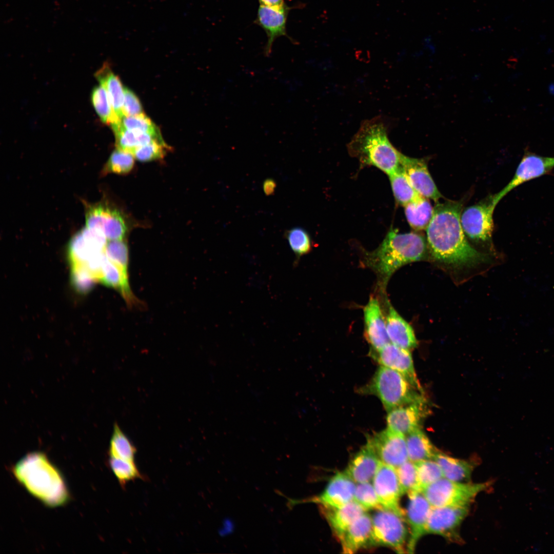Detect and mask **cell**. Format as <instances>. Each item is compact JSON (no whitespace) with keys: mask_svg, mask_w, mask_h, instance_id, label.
Returning <instances> with one entry per match:
<instances>
[{"mask_svg":"<svg viewBox=\"0 0 554 554\" xmlns=\"http://www.w3.org/2000/svg\"><path fill=\"white\" fill-rule=\"evenodd\" d=\"M259 1L261 5L275 8L282 9L288 6L285 4V0H259Z\"/></svg>","mask_w":554,"mask_h":554,"instance_id":"cell-47","label":"cell"},{"mask_svg":"<svg viewBox=\"0 0 554 554\" xmlns=\"http://www.w3.org/2000/svg\"><path fill=\"white\" fill-rule=\"evenodd\" d=\"M429 411L427 400L423 397L417 401L387 412V427L406 436L421 428L422 423Z\"/></svg>","mask_w":554,"mask_h":554,"instance_id":"cell-16","label":"cell"},{"mask_svg":"<svg viewBox=\"0 0 554 554\" xmlns=\"http://www.w3.org/2000/svg\"><path fill=\"white\" fill-rule=\"evenodd\" d=\"M136 448L115 423L109 446V456L134 461Z\"/></svg>","mask_w":554,"mask_h":554,"instance_id":"cell-34","label":"cell"},{"mask_svg":"<svg viewBox=\"0 0 554 554\" xmlns=\"http://www.w3.org/2000/svg\"><path fill=\"white\" fill-rule=\"evenodd\" d=\"M143 113H144L143 106L137 96L131 90L125 87L123 116H135Z\"/></svg>","mask_w":554,"mask_h":554,"instance_id":"cell-45","label":"cell"},{"mask_svg":"<svg viewBox=\"0 0 554 554\" xmlns=\"http://www.w3.org/2000/svg\"><path fill=\"white\" fill-rule=\"evenodd\" d=\"M108 240L101 233L85 227L70 240L67 254L70 265L84 264L104 251Z\"/></svg>","mask_w":554,"mask_h":554,"instance_id":"cell-17","label":"cell"},{"mask_svg":"<svg viewBox=\"0 0 554 554\" xmlns=\"http://www.w3.org/2000/svg\"><path fill=\"white\" fill-rule=\"evenodd\" d=\"M428 252L427 240L422 235L414 232L401 233L391 229L376 249L366 253L363 262L385 286L396 270L426 259Z\"/></svg>","mask_w":554,"mask_h":554,"instance_id":"cell-2","label":"cell"},{"mask_svg":"<svg viewBox=\"0 0 554 554\" xmlns=\"http://www.w3.org/2000/svg\"><path fill=\"white\" fill-rule=\"evenodd\" d=\"M371 518L369 546H384L398 553H405L408 537L405 516L382 509L377 510Z\"/></svg>","mask_w":554,"mask_h":554,"instance_id":"cell-7","label":"cell"},{"mask_svg":"<svg viewBox=\"0 0 554 554\" xmlns=\"http://www.w3.org/2000/svg\"><path fill=\"white\" fill-rule=\"evenodd\" d=\"M290 8L288 6L278 9L266 6H260L255 23L265 31L267 42L264 48L263 54L270 56L274 41L278 37L285 36L292 43L295 41L290 37L286 31V23Z\"/></svg>","mask_w":554,"mask_h":554,"instance_id":"cell-20","label":"cell"},{"mask_svg":"<svg viewBox=\"0 0 554 554\" xmlns=\"http://www.w3.org/2000/svg\"><path fill=\"white\" fill-rule=\"evenodd\" d=\"M13 472L29 493L48 506H61L69 499L61 473L43 452L25 455L15 465Z\"/></svg>","mask_w":554,"mask_h":554,"instance_id":"cell-3","label":"cell"},{"mask_svg":"<svg viewBox=\"0 0 554 554\" xmlns=\"http://www.w3.org/2000/svg\"><path fill=\"white\" fill-rule=\"evenodd\" d=\"M111 128L114 133L116 148L131 153L138 147L153 141H164L148 133L126 129L121 122Z\"/></svg>","mask_w":554,"mask_h":554,"instance_id":"cell-31","label":"cell"},{"mask_svg":"<svg viewBox=\"0 0 554 554\" xmlns=\"http://www.w3.org/2000/svg\"><path fill=\"white\" fill-rule=\"evenodd\" d=\"M365 338L370 349L378 350L391 343L378 300L371 296L364 308Z\"/></svg>","mask_w":554,"mask_h":554,"instance_id":"cell-21","label":"cell"},{"mask_svg":"<svg viewBox=\"0 0 554 554\" xmlns=\"http://www.w3.org/2000/svg\"><path fill=\"white\" fill-rule=\"evenodd\" d=\"M496 206L492 196L462 210L460 221L467 237L478 242L490 240L493 230V214Z\"/></svg>","mask_w":554,"mask_h":554,"instance_id":"cell-9","label":"cell"},{"mask_svg":"<svg viewBox=\"0 0 554 554\" xmlns=\"http://www.w3.org/2000/svg\"><path fill=\"white\" fill-rule=\"evenodd\" d=\"M86 227L98 231L108 241L123 240L128 225L122 213L107 205H88L85 212Z\"/></svg>","mask_w":554,"mask_h":554,"instance_id":"cell-8","label":"cell"},{"mask_svg":"<svg viewBox=\"0 0 554 554\" xmlns=\"http://www.w3.org/2000/svg\"><path fill=\"white\" fill-rule=\"evenodd\" d=\"M91 101L93 107L104 123L112 127L121 123L111 105L109 96L105 88L101 84L93 90Z\"/></svg>","mask_w":554,"mask_h":554,"instance_id":"cell-32","label":"cell"},{"mask_svg":"<svg viewBox=\"0 0 554 554\" xmlns=\"http://www.w3.org/2000/svg\"><path fill=\"white\" fill-rule=\"evenodd\" d=\"M285 237L291 250L298 260L312 249V241L308 233L301 227H293L286 231Z\"/></svg>","mask_w":554,"mask_h":554,"instance_id":"cell-37","label":"cell"},{"mask_svg":"<svg viewBox=\"0 0 554 554\" xmlns=\"http://www.w3.org/2000/svg\"><path fill=\"white\" fill-rule=\"evenodd\" d=\"M386 323L391 343L409 350L417 346L412 328L389 303Z\"/></svg>","mask_w":554,"mask_h":554,"instance_id":"cell-24","label":"cell"},{"mask_svg":"<svg viewBox=\"0 0 554 554\" xmlns=\"http://www.w3.org/2000/svg\"><path fill=\"white\" fill-rule=\"evenodd\" d=\"M460 202H437L426 231L429 252L434 260L454 268L474 267L487 263L486 254L472 247L462 228Z\"/></svg>","mask_w":554,"mask_h":554,"instance_id":"cell-1","label":"cell"},{"mask_svg":"<svg viewBox=\"0 0 554 554\" xmlns=\"http://www.w3.org/2000/svg\"><path fill=\"white\" fill-rule=\"evenodd\" d=\"M367 440L384 463L397 468L408 460L405 436L400 432L387 427Z\"/></svg>","mask_w":554,"mask_h":554,"instance_id":"cell-12","label":"cell"},{"mask_svg":"<svg viewBox=\"0 0 554 554\" xmlns=\"http://www.w3.org/2000/svg\"><path fill=\"white\" fill-rule=\"evenodd\" d=\"M366 511L385 509L381 505L372 484L364 482L356 484L353 500Z\"/></svg>","mask_w":554,"mask_h":554,"instance_id":"cell-40","label":"cell"},{"mask_svg":"<svg viewBox=\"0 0 554 554\" xmlns=\"http://www.w3.org/2000/svg\"><path fill=\"white\" fill-rule=\"evenodd\" d=\"M469 512V506L432 507L426 526V535H435L457 541L458 530Z\"/></svg>","mask_w":554,"mask_h":554,"instance_id":"cell-11","label":"cell"},{"mask_svg":"<svg viewBox=\"0 0 554 554\" xmlns=\"http://www.w3.org/2000/svg\"><path fill=\"white\" fill-rule=\"evenodd\" d=\"M96 75L100 84L105 88L108 92L114 112L122 120L124 116L123 107L125 90L122 82L107 65L99 70Z\"/></svg>","mask_w":554,"mask_h":554,"instance_id":"cell-29","label":"cell"},{"mask_svg":"<svg viewBox=\"0 0 554 554\" xmlns=\"http://www.w3.org/2000/svg\"><path fill=\"white\" fill-rule=\"evenodd\" d=\"M359 390L378 397L387 412L424 397L402 374L383 366H380L370 381Z\"/></svg>","mask_w":554,"mask_h":554,"instance_id":"cell-5","label":"cell"},{"mask_svg":"<svg viewBox=\"0 0 554 554\" xmlns=\"http://www.w3.org/2000/svg\"><path fill=\"white\" fill-rule=\"evenodd\" d=\"M135 159L131 152L116 148L105 164L102 174H127L133 169Z\"/></svg>","mask_w":554,"mask_h":554,"instance_id":"cell-35","label":"cell"},{"mask_svg":"<svg viewBox=\"0 0 554 554\" xmlns=\"http://www.w3.org/2000/svg\"><path fill=\"white\" fill-rule=\"evenodd\" d=\"M71 266V283L78 292L89 291L97 282L94 276L83 264H72Z\"/></svg>","mask_w":554,"mask_h":554,"instance_id":"cell-44","label":"cell"},{"mask_svg":"<svg viewBox=\"0 0 554 554\" xmlns=\"http://www.w3.org/2000/svg\"><path fill=\"white\" fill-rule=\"evenodd\" d=\"M374 449L367 440L350 460L344 471L356 483L372 480L381 463Z\"/></svg>","mask_w":554,"mask_h":554,"instance_id":"cell-22","label":"cell"},{"mask_svg":"<svg viewBox=\"0 0 554 554\" xmlns=\"http://www.w3.org/2000/svg\"><path fill=\"white\" fill-rule=\"evenodd\" d=\"M433 459L440 465L444 478L454 481L468 482L475 467L472 461L457 459L438 450Z\"/></svg>","mask_w":554,"mask_h":554,"instance_id":"cell-27","label":"cell"},{"mask_svg":"<svg viewBox=\"0 0 554 554\" xmlns=\"http://www.w3.org/2000/svg\"><path fill=\"white\" fill-rule=\"evenodd\" d=\"M404 207L408 223L416 230H426L433 213L429 199L422 196Z\"/></svg>","mask_w":554,"mask_h":554,"instance_id":"cell-30","label":"cell"},{"mask_svg":"<svg viewBox=\"0 0 554 554\" xmlns=\"http://www.w3.org/2000/svg\"><path fill=\"white\" fill-rule=\"evenodd\" d=\"M554 168V157H546L526 152L519 163L515 174L500 192L492 196L494 204L519 186L549 173Z\"/></svg>","mask_w":554,"mask_h":554,"instance_id":"cell-10","label":"cell"},{"mask_svg":"<svg viewBox=\"0 0 554 554\" xmlns=\"http://www.w3.org/2000/svg\"><path fill=\"white\" fill-rule=\"evenodd\" d=\"M121 125L126 129L148 133L163 140L159 128L145 113L135 116H124L121 120Z\"/></svg>","mask_w":554,"mask_h":554,"instance_id":"cell-41","label":"cell"},{"mask_svg":"<svg viewBox=\"0 0 554 554\" xmlns=\"http://www.w3.org/2000/svg\"><path fill=\"white\" fill-rule=\"evenodd\" d=\"M99 282L118 291L128 306L132 307L141 304L131 289L128 273L108 258L104 266Z\"/></svg>","mask_w":554,"mask_h":554,"instance_id":"cell-26","label":"cell"},{"mask_svg":"<svg viewBox=\"0 0 554 554\" xmlns=\"http://www.w3.org/2000/svg\"><path fill=\"white\" fill-rule=\"evenodd\" d=\"M370 356L381 366L402 374L417 390L423 393L409 350L390 343L378 350L370 349Z\"/></svg>","mask_w":554,"mask_h":554,"instance_id":"cell-13","label":"cell"},{"mask_svg":"<svg viewBox=\"0 0 554 554\" xmlns=\"http://www.w3.org/2000/svg\"><path fill=\"white\" fill-rule=\"evenodd\" d=\"M371 529V516L366 511L353 521L339 539L342 552L353 553L369 546Z\"/></svg>","mask_w":554,"mask_h":554,"instance_id":"cell-23","label":"cell"},{"mask_svg":"<svg viewBox=\"0 0 554 554\" xmlns=\"http://www.w3.org/2000/svg\"><path fill=\"white\" fill-rule=\"evenodd\" d=\"M415 463L421 491L425 487L444 478L440 465L433 459L422 460Z\"/></svg>","mask_w":554,"mask_h":554,"instance_id":"cell-39","label":"cell"},{"mask_svg":"<svg viewBox=\"0 0 554 554\" xmlns=\"http://www.w3.org/2000/svg\"><path fill=\"white\" fill-rule=\"evenodd\" d=\"M403 494L421 491L415 463L408 460L396 468Z\"/></svg>","mask_w":554,"mask_h":554,"instance_id":"cell-38","label":"cell"},{"mask_svg":"<svg viewBox=\"0 0 554 554\" xmlns=\"http://www.w3.org/2000/svg\"><path fill=\"white\" fill-rule=\"evenodd\" d=\"M549 90L552 93L554 94V84L552 85H550L549 87Z\"/></svg>","mask_w":554,"mask_h":554,"instance_id":"cell-48","label":"cell"},{"mask_svg":"<svg viewBox=\"0 0 554 554\" xmlns=\"http://www.w3.org/2000/svg\"><path fill=\"white\" fill-rule=\"evenodd\" d=\"M276 187V182L272 178H267L263 182V191L267 196L271 195L274 194Z\"/></svg>","mask_w":554,"mask_h":554,"instance_id":"cell-46","label":"cell"},{"mask_svg":"<svg viewBox=\"0 0 554 554\" xmlns=\"http://www.w3.org/2000/svg\"><path fill=\"white\" fill-rule=\"evenodd\" d=\"M105 252L110 261L128 273L129 251L126 240H109L106 245Z\"/></svg>","mask_w":554,"mask_h":554,"instance_id":"cell-42","label":"cell"},{"mask_svg":"<svg viewBox=\"0 0 554 554\" xmlns=\"http://www.w3.org/2000/svg\"><path fill=\"white\" fill-rule=\"evenodd\" d=\"M356 483L344 471L336 473L329 480L324 490L308 500L321 506L340 508L353 500Z\"/></svg>","mask_w":554,"mask_h":554,"instance_id":"cell-18","label":"cell"},{"mask_svg":"<svg viewBox=\"0 0 554 554\" xmlns=\"http://www.w3.org/2000/svg\"><path fill=\"white\" fill-rule=\"evenodd\" d=\"M170 148L164 141L155 140L138 147L132 153L137 161L149 162L164 159Z\"/></svg>","mask_w":554,"mask_h":554,"instance_id":"cell-43","label":"cell"},{"mask_svg":"<svg viewBox=\"0 0 554 554\" xmlns=\"http://www.w3.org/2000/svg\"><path fill=\"white\" fill-rule=\"evenodd\" d=\"M491 484L489 482L473 483L442 478L425 487L421 492L432 507L469 506L476 497Z\"/></svg>","mask_w":554,"mask_h":554,"instance_id":"cell-6","label":"cell"},{"mask_svg":"<svg viewBox=\"0 0 554 554\" xmlns=\"http://www.w3.org/2000/svg\"><path fill=\"white\" fill-rule=\"evenodd\" d=\"M408 460L414 462L433 459L438 450L422 429L418 428L405 436Z\"/></svg>","mask_w":554,"mask_h":554,"instance_id":"cell-28","label":"cell"},{"mask_svg":"<svg viewBox=\"0 0 554 554\" xmlns=\"http://www.w3.org/2000/svg\"><path fill=\"white\" fill-rule=\"evenodd\" d=\"M323 512L332 531L339 540L348 527L366 511L352 501L340 508L322 506Z\"/></svg>","mask_w":554,"mask_h":554,"instance_id":"cell-25","label":"cell"},{"mask_svg":"<svg viewBox=\"0 0 554 554\" xmlns=\"http://www.w3.org/2000/svg\"><path fill=\"white\" fill-rule=\"evenodd\" d=\"M401 167L411 185L421 196L436 202L442 198L424 160L402 154Z\"/></svg>","mask_w":554,"mask_h":554,"instance_id":"cell-19","label":"cell"},{"mask_svg":"<svg viewBox=\"0 0 554 554\" xmlns=\"http://www.w3.org/2000/svg\"><path fill=\"white\" fill-rule=\"evenodd\" d=\"M372 481L380 502L384 508L405 515L400 504V498L403 494L396 468L381 462Z\"/></svg>","mask_w":554,"mask_h":554,"instance_id":"cell-15","label":"cell"},{"mask_svg":"<svg viewBox=\"0 0 554 554\" xmlns=\"http://www.w3.org/2000/svg\"><path fill=\"white\" fill-rule=\"evenodd\" d=\"M109 463L111 470L123 487L128 482L142 477L134 461L110 457Z\"/></svg>","mask_w":554,"mask_h":554,"instance_id":"cell-36","label":"cell"},{"mask_svg":"<svg viewBox=\"0 0 554 554\" xmlns=\"http://www.w3.org/2000/svg\"><path fill=\"white\" fill-rule=\"evenodd\" d=\"M408 501L405 512L409 527L406 551L413 553L418 542L426 535V526L432 506L421 491L407 494Z\"/></svg>","mask_w":554,"mask_h":554,"instance_id":"cell-14","label":"cell"},{"mask_svg":"<svg viewBox=\"0 0 554 554\" xmlns=\"http://www.w3.org/2000/svg\"><path fill=\"white\" fill-rule=\"evenodd\" d=\"M388 176L394 196L400 205L405 206L421 196L411 185L401 167Z\"/></svg>","mask_w":554,"mask_h":554,"instance_id":"cell-33","label":"cell"},{"mask_svg":"<svg viewBox=\"0 0 554 554\" xmlns=\"http://www.w3.org/2000/svg\"><path fill=\"white\" fill-rule=\"evenodd\" d=\"M382 116L364 121L347 145L349 154L361 165L374 166L389 175L401 167L402 153L391 143Z\"/></svg>","mask_w":554,"mask_h":554,"instance_id":"cell-4","label":"cell"}]
</instances>
